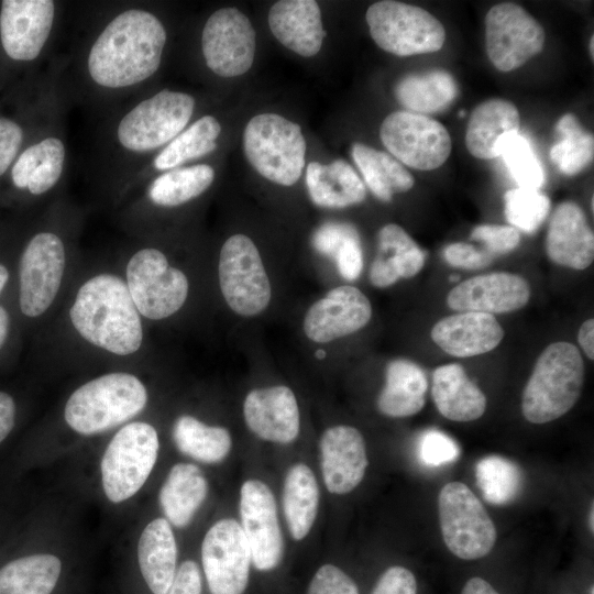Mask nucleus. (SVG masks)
I'll list each match as a JSON object with an SVG mask.
<instances>
[{
	"label": "nucleus",
	"mask_w": 594,
	"mask_h": 594,
	"mask_svg": "<svg viewBox=\"0 0 594 594\" xmlns=\"http://www.w3.org/2000/svg\"><path fill=\"white\" fill-rule=\"evenodd\" d=\"M16 406L13 397L0 391V443L11 433L15 424Z\"/></svg>",
	"instance_id": "4d7b16f0"
},
{
	"label": "nucleus",
	"mask_w": 594,
	"mask_h": 594,
	"mask_svg": "<svg viewBox=\"0 0 594 594\" xmlns=\"http://www.w3.org/2000/svg\"><path fill=\"white\" fill-rule=\"evenodd\" d=\"M65 264V245L56 233L42 231L29 240L18 266V302L24 317H40L50 308L59 290Z\"/></svg>",
	"instance_id": "f8f14e48"
},
{
	"label": "nucleus",
	"mask_w": 594,
	"mask_h": 594,
	"mask_svg": "<svg viewBox=\"0 0 594 594\" xmlns=\"http://www.w3.org/2000/svg\"><path fill=\"white\" fill-rule=\"evenodd\" d=\"M471 239L483 242L491 255L513 251L520 242L517 229L510 226L482 224L473 229Z\"/></svg>",
	"instance_id": "de8ad7c7"
},
{
	"label": "nucleus",
	"mask_w": 594,
	"mask_h": 594,
	"mask_svg": "<svg viewBox=\"0 0 594 594\" xmlns=\"http://www.w3.org/2000/svg\"><path fill=\"white\" fill-rule=\"evenodd\" d=\"M499 156L503 157L509 174L519 188L538 190L543 185L542 166L529 141L519 132L506 138L502 144Z\"/></svg>",
	"instance_id": "37998d69"
},
{
	"label": "nucleus",
	"mask_w": 594,
	"mask_h": 594,
	"mask_svg": "<svg viewBox=\"0 0 594 594\" xmlns=\"http://www.w3.org/2000/svg\"><path fill=\"white\" fill-rule=\"evenodd\" d=\"M578 341L586 356L594 359V320H585L579 329Z\"/></svg>",
	"instance_id": "13d9d810"
},
{
	"label": "nucleus",
	"mask_w": 594,
	"mask_h": 594,
	"mask_svg": "<svg viewBox=\"0 0 594 594\" xmlns=\"http://www.w3.org/2000/svg\"><path fill=\"white\" fill-rule=\"evenodd\" d=\"M372 594H417L416 579L404 566H391L381 575Z\"/></svg>",
	"instance_id": "603ef678"
},
{
	"label": "nucleus",
	"mask_w": 594,
	"mask_h": 594,
	"mask_svg": "<svg viewBox=\"0 0 594 594\" xmlns=\"http://www.w3.org/2000/svg\"><path fill=\"white\" fill-rule=\"evenodd\" d=\"M239 508L253 565L260 571L274 570L284 556V539L272 490L263 481L246 480L240 490Z\"/></svg>",
	"instance_id": "f3484780"
},
{
	"label": "nucleus",
	"mask_w": 594,
	"mask_h": 594,
	"mask_svg": "<svg viewBox=\"0 0 594 594\" xmlns=\"http://www.w3.org/2000/svg\"><path fill=\"white\" fill-rule=\"evenodd\" d=\"M172 436L179 452L201 463H220L232 448V437L227 428L207 425L190 415H182L175 420Z\"/></svg>",
	"instance_id": "f704fd0d"
},
{
	"label": "nucleus",
	"mask_w": 594,
	"mask_h": 594,
	"mask_svg": "<svg viewBox=\"0 0 594 594\" xmlns=\"http://www.w3.org/2000/svg\"><path fill=\"white\" fill-rule=\"evenodd\" d=\"M438 507L443 541L454 556L475 560L491 552L496 541L494 522L465 484H446L439 493Z\"/></svg>",
	"instance_id": "9b49d317"
},
{
	"label": "nucleus",
	"mask_w": 594,
	"mask_h": 594,
	"mask_svg": "<svg viewBox=\"0 0 594 594\" xmlns=\"http://www.w3.org/2000/svg\"><path fill=\"white\" fill-rule=\"evenodd\" d=\"M319 486L312 470L295 463L287 471L283 486V512L292 538L300 541L308 536L318 514Z\"/></svg>",
	"instance_id": "473e14b6"
},
{
	"label": "nucleus",
	"mask_w": 594,
	"mask_h": 594,
	"mask_svg": "<svg viewBox=\"0 0 594 594\" xmlns=\"http://www.w3.org/2000/svg\"><path fill=\"white\" fill-rule=\"evenodd\" d=\"M10 280V271L3 263L0 262V296L4 292Z\"/></svg>",
	"instance_id": "680f3d73"
},
{
	"label": "nucleus",
	"mask_w": 594,
	"mask_h": 594,
	"mask_svg": "<svg viewBox=\"0 0 594 594\" xmlns=\"http://www.w3.org/2000/svg\"><path fill=\"white\" fill-rule=\"evenodd\" d=\"M444 260L454 267L464 270H479L492 263L493 255L486 250L481 251L471 244L452 243L443 251Z\"/></svg>",
	"instance_id": "3c124183"
},
{
	"label": "nucleus",
	"mask_w": 594,
	"mask_h": 594,
	"mask_svg": "<svg viewBox=\"0 0 594 594\" xmlns=\"http://www.w3.org/2000/svg\"><path fill=\"white\" fill-rule=\"evenodd\" d=\"M307 594H359V590L345 572L327 563L314 574Z\"/></svg>",
	"instance_id": "49530a36"
},
{
	"label": "nucleus",
	"mask_w": 594,
	"mask_h": 594,
	"mask_svg": "<svg viewBox=\"0 0 594 594\" xmlns=\"http://www.w3.org/2000/svg\"><path fill=\"white\" fill-rule=\"evenodd\" d=\"M52 0H4L0 7V42L15 62L36 59L48 43L56 20Z\"/></svg>",
	"instance_id": "a211bd4d"
},
{
	"label": "nucleus",
	"mask_w": 594,
	"mask_h": 594,
	"mask_svg": "<svg viewBox=\"0 0 594 594\" xmlns=\"http://www.w3.org/2000/svg\"><path fill=\"white\" fill-rule=\"evenodd\" d=\"M475 480L483 497L490 504L506 505L512 503L522 487V472L513 461L488 455L475 466Z\"/></svg>",
	"instance_id": "a19ab883"
},
{
	"label": "nucleus",
	"mask_w": 594,
	"mask_h": 594,
	"mask_svg": "<svg viewBox=\"0 0 594 594\" xmlns=\"http://www.w3.org/2000/svg\"><path fill=\"white\" fill-rule=\"evenodd\" d=\"M166 42V29L153 12L124 9L103 24L89 45L87 76L107 91L136 87L158 70Z\"/></svg>",
	"instance_id": "f257e3e1"
},
{
	"label": "nucleus",
	"mask_w": 594,
	"mask_h": 594,
	"mask_svg": "<svg viewBox=\"0 0 594 594\" xmlns=\"http://www.w3.org/2000/svg\"><path fill=\"white\" fill-rule=\"evenodd\" d=\"M519 112L514 103L497 98L486 100L471 113L465 132L466 148L481 160L498 157L503 142L519 132Z\"/></svg>",
	"instance_id": "bb28decb"
},
{
	"label": "nucleus",
	"mask_w": 594,
	"mask_h": 594,
	"mask_svg": "<svg viewBox=\"0 0 594 594\" xmlns=\"http://www.w3.org/2000/svg\"><path fill=\"white\" fill-rule=\"evenodd\" d=\"M220 133L221 124L213 116L197 119L160 150L152 161L153 169L163 173L215 152Z\"/></svg>",
	"instance_id": "c9c22d12"
},
{
	"label": "nucleus",
	"mask_w": 594,
	"mask_h": 594,
	"mask_svg": "<svg viewBox=\"0 0 594 594\" xmlns=\"http://www.w3.org/2000/svg\"><path fill=\"white\" fill-rule=\"evenodd\" d=\"M544 40L540 23L518 4L498 3L486 13V52L501 72L522 66L542 51Z\"/></svg>",
	"instance_id": "4468645a"
},
{
	"label": "nucleus",
	"mask_w": 594,
	"mask_h": 594,
	"mask_svg": "<svg viewBox=\"0 0 594 594\" xmlns=\"http://www.w3.org/2000/svg\"><path fill=\"white\" fill-rule=\"evenodd\" d=\"M505 216L515 228L527 233L535 232L547 218L550 200L538 190L515 188L504 196Z\"/></svg>",
	"instance_id": "c03bdc74"
},
{
	"label": "nucleus",
	"mask_w": 594,
	"mask_h": 594,
	"mask_svg": "<svg viewBox=\"0 0 594 594\" xmlns=\"http://www.w3.org/2000/svg\"><path fill=\"white\" fill-rule=\"evenodd\" d=\"M458 278H459V277H458L457 275H452V276H451V280H452V282L457 280Z\"/></svg>",
	"instance_id": "338daca9"
},
{
	"label": "nucleus",
	"mask_w": 594,
	"mask_h": 594,
	"mask_svg": "<svg viewBox=\"0 0 594 594\" xmlns=\"http://www.w3.org/2000/svg\"><path fill=\"white\" fill-rule=\"evenodd\" d=\"M372 318V305L365 294L352 285L330 289L317 299L302 319L305 336L326 344L363 329Z\"/></svg>",
	"instance_id": "6ab92c4d"
},
{
	"label": "nucleus",
	"mask_w": 594,
	"mask_h": 594,
	"mask_svg": "<svg viewBox=\"0 0 594 594\" xmlns=\"http://www.w3.org/2000/svg\"><path fill=\"white\" fill-rule=\"evenodd\" d=\"M77 332L89 343L117 355L136 352L143 341L140 314L127 283L101 273L86 280L69 310Z\"/></svg>",
	"instance_id": "f03ea898"
},
{
	"label": "nucleus",
	"mask_w": 594,
	"mask_h": 594,
	"mask_svg": "<svg viewBox=\"0 0 594 594\" xmlns=\"http://www.w3.org/2000/svg\"><path fill=\"white\" fill-rule=\"evenodd\" d=\"M66 144L56 134H48L25 147L11 166L10 177L15 188L32 196L52 190L66 166Z\"/></svg>",
	"instance_id": "a878e982"
},
{
	"label": "nucleus",
	"mask_w": 594,
	"mask_h": 594,
	"mask_svg": "<svg viewBox=\"0 0 594 594\" xmlns=\"http://www.w3.org/2000/svg\"><path fill=\"white\" fill-rule=\"evenodd\" d=\"M306 186L311 201L320 208H346L362 202L366 196L364 184L343 160L330 164L309 163Z\"/></svg>",
	"instance_id": "c756f323"
},
{
	"label": "nucleus",
	"mask_w": 594,
	"mask_h": 594,
	"mask_svg": "<svg viewBox=\"0 0 594 594\" xmlns=\"http://www.w3.org/2000/svg\"><path fill=\"white\" fill-rule=\"evenodd\" d=\"M365 19L374 42L396 56L433 53L446 41L442 23L417 6L377 1L369 7Z\"/></svg>",
	"instance_id": "1a4fd4ad"
},
{
	"label": "nucleus",
	"mask_w": 594,
	"mask_h": 594,
	"mask_svg": "<svg viewBox=\"0 0 594 594\" xmlns=\"http://www.w3.org/2000/svg\"><path fill=\"white\" fill-rule=\"evenodd\" d=\"M378 254L395 268L399 278H410L424 267L425 254L398 224H385L377 234Z\"/></svg>",
	"instance_id": "79ce46f5"
},
{
	"label": "nucleus",
	"mask_w": 594,
	"mask_h": 594,
	"mask_svg": "<svg viewBox=\"0 0 594 594\" xmlns=\"http://www.w3.org/2000/svg\"><path fill=\"white\" fill-rule=\"evenodd\" d=\"M503 337L504 330L493 315L476 311L444 317L431 330L432 341L457 358L487 353L501 343Z\"/></svg>",
	"instance_id": "5701e85b"
},
{
	"label": "nucleus",
	"mask_w": 594,
	"mask_h": 594,
	"mask_svg": "<svg viewBox=\"0 0 594 594\" xmlns=\"http://www.w3.org/2000/svg\"><path fill=\"white\" fill-rule=\"evenodd\" d=\"M195 98L183 91L163 89L130 108L118 121L114 139L125 153L139 155L163 148L187 125Z\"/></svg>",
	"instance_id": "39448f33"
},
{
	"label": "nucleus",
	"mask_w": 594,
	"mask_h": 594,
	"mask_svg": "<svg viewBox=\"0 0 594 594\" xmlns=\"http://www.w3.org/2000/svg\"><path fill=\"white\" fill-rule=\"evenodd\" d=\"M201 574L193 560L184 561L176 571L167 594H201Z\"/></svg>",
	"instance_id": "864d4df0"
},
{
	"label": "nucleus",
	"mask_w": 594,
	"mask_h": 594,
	"mask_svg": "<svg viewBox=\"0 0 594 594\" xmlns=\"http://www.w3.org/2000/svg\"><path fill=\"white\" fill-rule=\"evenodd\" d=\"M127 286L142 316L162 320L176 314L185 304L189 282L183 271L169 264L155 248L136 251L127 265Z\"/></svg>",
	"instance_id": "9d476101"
},
{
	"label": "nucleus",
	"mask_w": 594,
	"mask_h": 594,
	"mask_svg": "<svg viewBox=\"0 0 594 594\" xmlns=\"http://www.w3.org/2000/svg\"><path fill=\"white\" fill-rule=\"evenodd\" d=\"M316 355H317L318 359H322V358L326 356V352H323L322 350H318V351L316 352Z\"/></svg>",
	"instance_id": "69168bd1"
},
{
	"label": "nucleus",
	"mask_w": 594,
	"mask_h": 594,
	"mask_svg": "<svg viewBox=\"0 0 594 594\" xmlns=\"http://www.w3.org/2000/svg\"><path fill=\"white\" fill-rule=\"evenodd\" d=\"M201 562L211 594H243L252 564L251 551L240 522L223 518L206 532Z\"/></svg>",
	"instance_id": "dca6fc26"
},
{
	"label": "nucleus",
	"mask_w": 594,
	"mask_h": 594,
	"mask_svg": "<svg viewBox=\"0 0 594 594\" xmlns=\"http://www.w3.org/2000/svg\"><path fill=\"white\" fill-rule=\"evenodd\" d=\"M319 452L322 479L330 493L348 494L362 482L369 460L364 438L356 428H327L319 440Z\"/></svg>",
	"instance_id": "412c9836"
},
{
	"label": "nucleus",
	"mask_w": 594,
	"mask_h": 594,
	"mask_svg": "<svg viewBox=\"0 0 594 594\" xmlns=\"http://www.w3.org/2000/svg\"><path fill=\"white\" fill-rule=\"evenodd\" d=\"M594 37L592 36L591 40H590V52H591V56H592V59H593V56H594Z\"/></svg>",
	"instance_id": "0e129e2a"
},
{
	"label": "nucleus",
	"mask_w": 594,
	"mask_h": 594,
	"mask_svg": "<svg viewBox=\"0 0 594 594\" xmlns=\"http://www.w3.org/2000/svg\"><path fill=\"white\" fill-rule=\"evenodd\" d=\"M156 429L143 421L122 427L101 460V482L107 498L121 503L135 495L150 476L158 454Z\"/></svg>",
	"instance_id": "0eeeda50"
},
{
	"label": "nucleus",
	"mask_w": 594,
	"mask_h": 594,
	"mask_svg": "<svg viewBox=\"0 0 594 594\" xmlns=\"http://www.w3.org/2000/svg\"><path fill=\"white\" fill-rule=\"evenodd\" d=\"M427 389V376L418 364L406 359L393 360L385 370L377 409L393 418L414 416L424 408Z\"/></svg>",
	"instance_id": "7c9ffc66"
},
{
	"label": "nucleus",
	"mask_w": 594,
	"mask_h": 594,
	"mask_svg": "<svg viewBox=\"0 0 594 594\" xmlns=\"http://www.w3.org/2000/svg\"><path fill=\"white\" fill-rule=\"evenodd\" d=\"M370 282L378 288L389 287L399 280V276L392 264L377 254L370 268Z\"/></svg>",
	"instance_id": "6e6d98bb"
},
{
	"label": "nucleus",
	"mask_w": 594,
	"mask_h": 594,
	"mask_svg": "<svg viewBox=\"0 0 594 594\" xmlns=\"http://www.w3.org/2000/svg\"><path fill=\"white\" fill-rule=\"evenodd\" d=\"M584 380L579 349L565 341L553 342L538 356L525 386L522 415L531 424H546L566 414L578 402Z\"/></svg>",
	"instance_id": "20e7f679"
},
{
	"label": "nucleus",
	"mask_w": 594,
	"mask_h": 594,
	"mask_svg": "<svg viewBox=\"0 0 594 594\" xmlns=\"http://www.w3.org/2000/svg\"><path fill=\"white\" fill-rule=\"evenodd\" d=\"M61 571L62 562L53 554L16 558L0 568V594H51Z\"/></svg>",
	"instance_id": "72a5a7b5"
},
{
	"label": "nucleus",
	"mask_w": 594,
	"mask_h": 594,
	"mask_svg": "<svg viewBox=\"0 0 594 594\" xmlns=\"http://www.w3.org/2000/svg\"><path fill=\"white\" fill-rule=\"evenodd\" d=\"M339 273L349 280L356 279L363 268V254L356 231L350 233L334 251Z\"/></svg>",
	"instance_id": "8fccbe9b"
},
{
	"label": "nucleus",
	"mask_w": 594,
	"mask_h": 594,
	"mask_svg": "<svg viewBox=\"0 0 594 594\" xmlns=\"http://www.w3.org/2000/svg\"><path fill=\"white\" fill-rule=\"evenodd\" d=\"M352 157L370 190L382 201L393 194L408 191L414 178L393 156L362 143L352 146Z\"/></svg>",
	"instance_id": "58836bf2"
},
{
	"label": "nucleus",
	"mask_w": 594,
	"mask_h": 594,
	"mask_svg": "<svg viewBox=\"0 0 594 594\" xmlns=\"http://www.w3.org/2000/svg\"><path fill=\"white\" fill-rule=\"evenodd\" d=\"M138 561L151 592L167 594L176 574L177 544L165 518H156L143 529L138 543Z\"/></svg>",
	"instance_id": "c85d7f7f"
},
{
	"label": "nucleus",
	"mask_w": 594,
	"mask_h": 594,
	"mask_svg": "<svg viewBox=\"0 0 594 594\" xmlns=\"http://www.w3.org/2000/svg\"><path fill=\"white\" fill-rule=\"evenodd\" d=\"M208 494V481L193 463H176L168 472L158 494L165 519L177 528L190 524Z\"/></svg>",
	"instance_id": "2f4dec72"
},
{
	"label": "nucleus",
	"mask_w": 594,
	"mask_h": 594,
	"mask_svg": "<svg viewBox=\"0 0 594 594\" xmlns=\"http://www.w3.org/2000/svg\"><path fill=\"white\" fill-rule=\"evenodd\" d=\"M431 395L439 413L452 421L476 420L486 409L484 393L457 363L444 364L435 370Z\"/></svg>",
	"instance_id": "cd10ccee"
},
{
	"label": "nucleus",
	"mask_w": 594,
	"mask_h": 594,
	"mask_svg": "<svg viewBox=\"0 0 594 594\" xmlns=\"http://www.w3.org/2000/svg\"><path fill=\"white\" fill-rule=\"evenodd\" d=\"M355 229L349 224L328 223L322 226L314 237L315 246L326 254H332L341 242Z\"/></svg>",
	"instance_id": "5fc2aeb1"
},
{
	"label": "nucleus",
	"mask_w": 594,
	"mask_h": 594,
	"mask_svg": "<svg viewBox=\"0 0 594 594\" xmlns=\"http://www.w3.org/2000/svg\"><path fill=\"white\" fill-rule=\"evenodd\" d=\"M594 590H593V586L591 587V594H593Z\"/></svg>",
	"instance_id": "774afa93"
},
{
	"label": "nucleus",
	"mask_w": 594,
	"mask_h": 594,
	"mask_svg": "<svg viewBox=\"0 0 594 594\" xmlns=\"http://www.w3.org/2000/svg\"><path fill=\"white\" fill-rule=\"evenodd\" d=\"M380 138L395 158L420 170L440 167L451 152L447 129L429 117L410 111L387 116L381 124Z\"/></svg>",
	"instance_id": "ddd939ff"
},
{
	"label": "nucleus",
	"mask_w": 594,
	"mask_h": 594,
	"mask_svg": "<svg viewBox=\"0 0 594 594\" xmlns=\"http://www.w3.org/2000/svg\"><path fill=\"white\" fill-rule=\"evenodd\" d=\"M243 417L250 431L261 440L288 444L299 436V406L286 385L250 391L243 402Z\"/></svg>",
	"instance_id": "aec40b11"
},
{
	"label": "nucleus",
	"mask_w": 594,
	"mask_h": 594,
	"mask_svg": "<svg viewBox=\"0 0 594 594\" xmlns=\"http://www.w3.org/2000/svg\"><path fill=\"white\" fill-rule=\"evenodd\" d=\"M530 298L527 280L520 275L497 272L471 277L452 288L448 306L457 311L505 314L522 308Z\"/></svg>",
	"instance_id": "4be33fe9"
},
{
	"label": "nucleus",
	"mask_w": 594,
	"mask_h": 594,
	"mask_svg": "<svg viewBox=\"0 0 594 594\" xmlns=\"http://www.w3.org/2000/svg\"><path fill=\"white\" fill-rule=\"evenodd\" d=\"M461 594H498V592L487 581L472 578L465 583Z\"/></svg>",
	"instance_id": "bf43d9fd"
},
{
	"label": "nucleus",
	"mask_w": 594,
	"mask_h": 594,
	"mask_svg": "<svg viewBox=\"0 0 594 594\" xmlns=\"http://www.w3.org/2000/svg\"><path fill=\"white\" fill-rule=\"evenodd\" d=\"M255 31L237 8L215 11L201 33V52L207 67L224 78L245 74L255 55Z\"/></svg>",
	"instance_id": "2eb2a0df"
},
{
	"label": "nucleus",
	"mask_w": 594,
	"mask_h": 594,
	"mask_svg": "<svg viewBox=\"0 0 594 594\" xmlns=\"http://www.w3.org/2000/svg\"><path fill=\"white\" fill-rule=\"evenodd\" d=\"M268 25L286 48L300 56H315L322 46L324 30L321 11L314 0L275 2L268 12Z\"/></svg>",
	"instance_id": "393cba45"
},
{
	"label": "nucleus",
	"mask_w": 594,
	"mask_h": 594,
	"mask_svg": "<svg viewBox=\"0 0 594 594\" xmlns=\"http://www.w3.org/2000/svg\"><path fill=\"white\" fill-rule=\"evenodd\" d=\"M460 447L450 436L438 430L428 429L418 441V458L427 466H440L459 459Z\"/></svg>",
	"instance_id": "a18cd8bd"
},
{
	"label": "nucleus",
	"mask_w": 594,
	"mask_h": 594,
	"mask_svg": "<svg viewBox=\"0 0 594 594\" xmlns=\"http://www.w3.org/2000/svg\"><path fill=\"white\" fill-rule=\"evenodd\" d=\"M12 327V318L9 310L0 304V351L7 344Z\"/></svg>",
	"instance_id": "052dcab7"
},
{
	"label": "nucleus",
	"mask_w": 594,
	"mask_h": 594,
	"mask_svg": "<svg viewBox=\"0 0 594 594\" xmlns=\"http://www.w3.org/2000/svg\"><path fill=\"white\" fill-rule=\"evenodd\" d=\"M219 286L228 307L238 316L261 315L272 299V286L260 251L245 234L228 238L218 262Z\"/></svg>",
	"instance_id": "6e6552de"
},
{
	"label": "nucleus",
	"mask_w": 594,
	"mask_h": 594,
	"mask_svg": "<svg viewBox=\"0 0 594 594\" xmlns=\"http://www.w3.org/2000/svg\"><path fill=\"white\" fill-rule=\"evenodd\" d=\"M593 514H594V507L592 505L591 510H590V516H588V526H590L592 532L594 530V527H593L594 526Z\"/></svg>",
	"instance_id": "e2e57ef3"
},
{
	"label": "nucleus",
	"mask_w": 594,
	"mask_h": 594,
	"mask_svg": "<svg viewBox=\"0 0 594 594\" xmlns=\"http://www.w3.org/2000/svg\"><path fill=\"white\" fill-rule=\"evenodd\" d=\"M458 96V86L446 70L435 69L402 78L395 87L398 102L414 113H433L446 109Z\"/></svg>",
	"instance_id": "4c0bfd02"
},
{
	"label": "nucleus",
	"mask_w": 594,
	"mask_h": 594,
	"mask_svg": "<svg viewBox=\"0 0 594 594\" xmlns=\"http://www.w3.org/2000/svg\"><path fill=\"white\" fill-rule=\"evenodd\" d=\"M243 151L251 166L267 180L293 186L305 168L306 141L301 128L276 113H261L248 122Z\"/></svg>",
	"instance_id": "423d86ee"
},
{
	"label": "nucleus",
	"mask_w": 594,
	"mask_h": 594,
	"mask_svg": "<svg viewBox=\"0 0 594 594\" xmlns=\"http://www.w3.org/2000/svg\"><path fill=\"white\" fill-rule=\"evenodd\" d=\"M556 130L561 135V140L550 150L552 163L565 175L571 176L582 172L593 160V135L582 128L572 113L561 117Z\"/></svg>",
	"instance_id": "ea45409f"
},
{
	"label": "nucleus",
	"mask_w": 594,
	"mask_h": 594,
	"mask_svg": "<svg viewBox=\"0 0 594 594\" xmlns=\"http://www.w3.org/2000/svg\"><path fill=\"white\" fill-rule=\"evenodd\" d=\"M146 404L144 384L133 374L114 372L75 389L66 402L64 417L74 431L91 436L132 419Z\"/></svg>",
	"instance_id": "7ed1b4c3"
},
{
	"label": "nucleus",
	"mask_w": 594,
	"mask_h": 594,
	"mask_svg": "<svg viewBox=\"0 0 594 594\" xmlns=\"http://www.w3.org/2000/svg\"><path fill=\"white\" fill-rule=\"evenodd\" d=\"M24 132L12 119L0 117V176L7 173L20 154Z\"/></svg>",
	"instance_id": "09e8293b"
},
{
	"label": "nucleus",
	"mask_w": 594,
	"mask_h": 594,
	"mask_svg": "<svg viewBox=\"0 0 594 594\" xmlns=\"http://www.w3.org/2000/svg\"><path fill=\"white\" fill-rule=\"evenodd\" d=\"M548 257L574 270L588 267L594 258V235L586 217L575 202L560 204L549 222L546 238Z\"/></svg>",
	"instance_id": "b1692460"
},
{
	"label": "nucleus",
	"mask_w": 594,
	"mask_h": 594,
	"mask_svg": "<svg viewBox=\"0 0 594 594\" xmlns=\"http://www.w3.org/2000/svg\"><path fill=\"white\" fill-rule=\"evenodd\" d=\"M215 176V169L208 164L166 170L148 184L146 197L157 207H179L202 195L212 185Z\"/></svg>",
	"instance_id": "e433bc0d"
}]
</instances>
